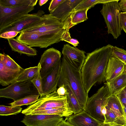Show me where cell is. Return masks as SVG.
Here are the masks:
<instances>
[{
    "instance_id": "14",
    "label": "cell",
    "mask_w": 126,
    "mask_h": 126,
    "mask_svg": "<svg viewBox=\"0 0 126 126\" xmlns=\"http://www.w3.org/2000/svg\"><path fill=\"white\" fill-rule=\"evenodd\" d=\"M62 53L63 57L70 65L81 70L86 57L84 51L67 44L64 45Z\"/></svg>"
},
{
    "instance_id": "42",
    "label": "cell",
    "mask_w": 126,
    "mask_h": 126,
    "mask_svg": "<svg viewBox=\"0 0 126 126\" xmlns=\"http://www.w3.org/2000/svg\"><path fill=\"white\" fill-rule=\"evenodd\" d=\"M48 0H40L39 2V4L40 6H41L47 2Z\"/></svg>"
},
{
    "instance_id": "10",
    "label": "cell",
    "mask_w": 126,
    "mask_h": 126,
    "mask_svg": "<svg viewBox=\"0 0 126 126\" xmlns=\"http://www.w3.org/2000/svg\"><path fill=\"white\" fill-rule=\"evenodd\" d=\"M19 41L30 47L46 48L60 41L52 37L33 32H21L16 37Z\"/></svg>"
},
{
    "instance_id": "22",
    "label": "cell",
    "mask_w": 126,
    "mask_h": 126,
    "mask_svg": "<svg viewBox=\"0 0 126 126\" xmlns=\"http://www.w3.org/2000/svg\"><path fill=\"white\" fill-rule=\"evenodd\" d=\"M105 107L106 109L111 111L122 120L126 122L124 117L123 106L116 96L112 95L109 98Z\"/></svg>"
},
{
    "instance_id": "44",
    "label": "cell",
    "mask_w": 126,
    "mask_h": 126,
    "mask_svg": "<svg viewBox=\"0 0 126 126\" xmlns=\"http://www.w3.org/2000/svg\"><path fill=\"white\" fill-rule=\"evenodd\" d=\"M123 30L124 31V32L126 33V28H125L123 27H122Z\"/></svg>"
},
{
    "instance_id": "21",
    "label": "cell",
    "mask_w": 126,
    "mask_h": 126,
    "mask_svg": "<svg viewBox=\"0 0 126 126\" xmlns=\"http://www.w3.org/2000/svg\"><path fill=\"white\" fill-rule=\"evenodd\" d=\"M9 45L12 51L17 52L20 55L25 54L28 56L36 55L37 51L14 38L7 39Z\"/></svg>"
},
{
    "instance_id": "3",
    "label": "cell",
    "mask_w": 126,
    "mask_h": 126,
    "mask_svg": "<svg viewBox=\"0 0 126 126\" xmlns=\"http://www.w3.org/2000/svg\"><path fill=\"white\" fill-rule=\"evenodd\" d=\"M63 23L60 22L50 14H44L40 19L21 32H33L49 36L60 42L66 30Z\"/></svg>"
},
{
    "instance_id": "9",
    "label": "cell",
    "mask_w": 126,
    "mask_h": 126,
    "mask_svg": "<svg viewBox=\"0 0 126 126\" xmlns=\"http://www.w3.org/2000/svg\"><path fill=\"white\" fill-rule=\"evenodd\" d=\"M34 9V6L28 5L11 7L0 6V29L11 24Z\"/></svg>"
},
{
    "instance_id": "30",
    "label": "cell",
    "mask_w": 126,
    "mask_h": 126,
    "mask_svg": "<svg viewBox=\"0 0 126 126\" xmlns=\"http://www.w3.org/2000/svg\"><path fill=\"white\" fill-rule=\"evenodd\" d=\"M111 56L118 59L126 66V50L116 46H113L112 48Z\"/></svg>"
},
{
    "instance_id": "5",
    "label": "cell",
    "mask_w": 126,
    "mask_h": 126,
    "mask_svg": "<svg viewBox=\"0 0 126 126\" xmlns=\"http://www.w3.org/2000/svg\"><path fill=\"white\" fill-rule=\"evenodd\" d=\"M119 0L106 3L103 4L100 12L103 16L108 29V32L116 39L121 34L120 15L121 10Z\"/></svg>"
},
{
    "instance_id": "39",
    "label": "cell",
    "mask_w": 126,
    "mask_h": 126,
    "mask_svg": "<svg viewBox=\"0 0 126 126\" xmlns=\"http://www.w3.org/2000/svg\"><path fill=\"white\" fill-rule=\"evenodd\" d=\"M118 3L121 10L126 12V0H121Z\"/></svg>"
},
{
    "instance_id": "7",
    "label": "cell",
    "mask_w": 126,
    "mask_h": 126,
    "mask_svg": "<svg viewBox=\"0 0 126 126\" xmlns=\"http://www.w3.org/2000/svg\"><path fill=\"white\" fill-rule=\"evenodd\" d=\"M59 108L69 107L66 96L60 95L56 91L44 96H40L36 102L22 110L21 112L25 115H28L32 112L40 109L48 108L52 109Z\"/></svg>"
},
{
    "instance_id": "13",
    "label": "cell",
    "mask_w": 126,
    "mask_h": 126,
    "mask_svg": "<svg viewBox=\"0 0 126 126\" xmlns=\"http://www.w3.org/2000/svg\"><path fill=\"white\" fill-rule=\"evenodd\" d=\"M44 14V11L40 10L37 13L26 15L11 24L0 29V34L8 31L21 32L23 30L39 20Z\"/></svg>"
},
{
    "instance_id": "41",
    "label": "cell",
    "mask_w": 126,
    "mask_h": 126,
    "mask_svg": "<svg viewBox=\"0 0 126 126\" xmlns=\"http://www.w3.org/2000/svg\"><path fill=\"white\" fill-rule=\"evenodd\" d=\"M101 126H123L115 124L113 123H102Z\"/></svg>"
},
{
    "instance_id": "15",
    "label": "cell",
    "mask_w": 126,
    "mask_h": 126,
    "mask_svg": "<svg viewBox=\"0 0 126 126\" xmlns=\"http://www.w3.org/2000/svg\"><path fill=\"white\" fill-rule=\"evenodd\" d=\"M61 61L54 68L42 78L43 94L44 96L56 91L60 75Z\"/></svg>"
},
{
    "instance_id": "4",
    "label": "cell",
    "mask_w": 126,
    "mask_h": 126,
    "mask_svg": "<svg viewBox=\"0 0 126 126\" xmlns=\"http://www.w3.org/2000/svg\"><path fill=\"white\" fill-rule=\"evenodd\" d=\"M104 84L95 94L89 98L85 110L93 117L102 123L105 121L106 102L112 95L108 85L106 83Z\"/></svg>"
},
{
    "instance_id": "43",
    "label": "cell",
    "mask_w": 126,
    "mask_h": 126,
    "mask_svg": "<svg viewBox=\"0 0 126 126\" xmlns=\"http://www.w3.org/2000/svg\"><path fill=\"white\" fill-rule=\"evenodd\" d=\"M122 93L124 94L126 97V87H125L120 93Z\"/></svg>"
},
{
    "instance_id": "19",
    "label": "cell",
    "mask_w": 126,
    "mask_h": 126,
    "mask_svg": "<svg viewBox=\"0 0 126 126\" xmlns=\"http://www.w3.org/2000/svg\"><path fill=\"white\" fill-rule=\"evenodd\" d=\"M62 85L66 90L65 95L68 106L73 114H76L83 111L69 85L64 81L59 80L58 86L59 87Z\"/></svg>"
},
{
    "instance_id": "28",
    "label": "cell",
    "mask_w": 126,
    "mask_h": 126,
    "mask_svg": "<svg viewBox=\"0 0 126 126\" xmlns=\"http://www.w3.org/2000/svg\"><path fill=\"white\" fill-rule=\"evenodd\" d=\"M114 0H83L75 8L74 11L83 9H89L94 7L97 4L104 3Z\"/></svg>"
},
{
    "instance_id": "37",
    "label": "cell",
    "mask_w": 126,
    "mask_h": 126,
    "mask_svg": "<svg viewBox=\"0 0 126 126\" xmlns=\"http://www.w3.org/2000/svg\"><path fill=\"white\" fill-rule=\"evenodd\" d=\"M119 99L123 106L126 105V97L124 94L119 93L116 95Z\"/></svg>"
},
{
    "instance_id": "23",
    "label": "cell",
    "mask_w": 126,
    "mask_h": 126,
    "mask_svg": "<svg viewBox=\"0 0 126 126\" xmlns=\"http://www.w3.org/2000/svg\"><path fill=\"white\" fill-rule=\"evenodd\" d=\"M109 86L112 95H116L126 87V72L109 83L106 82Z\"/></svg>"
},
{
    "instance_id": "12",
    "label": "cell",
    "mask_w": 126,
    "mask_h": 126,
    "mask_svg": "<svg viewBox=\"0 0 126 126\" xmlns=\"http://www.w3.org/2000/svg\"><path fill=\"white\" fill-rule=\"evenodd\" d=\"M61 52L53 47L44 52L39 62L41 67L40 74L42 78L54 68L61 60Z\"/></svg>"
},
{
    "instance_id": "20",
    "label": "cell",
    "mask_w": 126,
    "mask_h": 126,
    "mask_svg": "<svg viewBox=\"0 0 126 126\" xmlns=\"http://www.w3.org/2000/svg\"><path fill=\"white\" fill-rule=\"evenodd\" d=\"M89 9H83L72 12L63 23L66 30L88 19L87 13Z\"/></svg>"
},
{
    "instance_id": "29",
    "label": "cell",
    "mask_w": 126,
    "mask_h": 126,
    "mask_svg": "<svg viewBox=\"0 0 126 126\" xmlns=\"http://www.w3.org/2000/svg\"><path fill=\"white\" fill-rule=\"evenodd\" d=\"M22 110L20 107H13L0 105V115L7 116L16 114L21 112Z\"/></svg>"
},
{
    "instance_id": "27",
    "label": "cell",
    "mask_w": 126,
    "mask_h": 126,
    "mask_svg": "<svg viewBox=\"0 0 126 126\" xmlns=\"http://www.w3.org/2000/svg\"><path fill=\"white\" fill-rule=\"evenodd\" d=\"M39 95L32 94L10 103L13 107H20L24 105H31L36 102L39 99Z\"/></svg>"
},
{
    "instance_id": "34",
    "label": "cell",
    "mask_w": 126,
    "mask_h": 126,
    "mask_svg": "<svg viewBox=\"0 0 126 126\" xmlns=\"http://www.w3.org/2000/svg\"><path fill=\"white\" fill-rule=\"evenodd\" d=\"M19 33V32L15 31H6L0 34V37L7 39L13 38Z\"/></svg>"
},
{
    "instance_id": "26",
    "label": "cell",
    "mask_w": 126,
    "mask_h": 126,
    "mask_svg": "<svg viewBox=\"0 0 126 126\" xmlns=\"http://www.w3.org/2000/svg\"><path fill=\"white\" fill-rule=\"evenodd\" d=\"M38 0H0V6L11 7L23 5L34 6Z\"/></svg>"
},
{
    "instance_id": "36",
    "label": "cell",
    "mask_w": 126,
    "mask_h": 126,
    "mask_svg": "<svg viewBox=\"0 0 126 126\" xmlns=\"http://www.w3.org/2000/svg\"><path fill=\"white\" fill-rule=\"evenodd\" d=\"M120 26L122 30L123 27L126 28V12L120 13Z\"/></svg>"
},
{
    "instance_id": "35",
    "label": "cell",
    "mask_w": 126,
    "mask_h": 126,
    "mask_svg": "<svg viewBox=\"0 0 126 126\" xmlns=\"http://www.w3.org/2000/svg\"><path fill=\"white\" fill-rule=\"evenodd\" d=\"M64 0H51L48 8V10L50 13L54 11Z\"/></svg>"
},
{
    "instance_id": "40",
    "label": "cell",
    "mask_w": 126,
    "mask_h": 126,
    "mask_svg": "<svg viewBox=\"0 0 126 126\" xmlns=\"http://www.w3.org/2000/svg\"><path fill=\"white\" fill-rule=\"evenodd\" d=\"M56 126H74L69 122L63 119Z\"/></svg>"
},
{
    "instance_id": "17",
    "label": "cell",
    "mask_w": 126,
    "mask_h": 126,
    "mask_svg": "<svg viewBox=\"0 0 126 126\" xmlns=\"http://www.w3.org/2000/svg\"><path fill=\"white\" fill-rule=\"evenodd\" d=\"M65 120L74 126H101L103 123L96 120L83 110L66 117Z\"/></svg>"
},
{
    "instance_id": "16",
    "label": "cell",
    "mask_w": 126,
    "mask_h": 126,
    "mask_svg": "<svg viewBox=\"0 0 126 126\" xmlns=\"http://www.w3.org/2000/svg\"><path fill=\"white\" fill-rule=\"evenodd\" d=\"M83 0H64L50 13L60 22L64 23L75 7Z\"/></svg>"
},
{
    "instance_id": "31",
    "label": "cell",
    "mask_w": 126,
    "mask_h": 126,
    "mask_svg": "<svg viewBox=\"0 0 126 126\" xmlns=\"http://www.w3.org/2000/svg\"><path fill=\"white\" fill-rule=\"evenodd\" d=\"M106 112L104 115L105 121L104 123H113L115 124L121 125L122 121H124L109 110L106 108Z\"/></svg>"
},
{
    "instance_id": "32",
    "label": "cell",
    "mask_w": 126,
    "mask_h": 126,
    "mask_svg": "<svg viewBox=\"0 0 126 126\" xmlns=\"http://www.w3.org/2000/svg\"><path fill=\"white\" fill-rule=\"evenodd\" d=\"M41 68L39 70L36 75L31 80L37 90L40 96L42 95L43 92L42 78L40 74Z\"/></svg>"
},
{
    "instance_id": "2",
    "label": "cell",
    "mask_w": 126,
    "mask_h": 126,
    "mask_svg": "<svg viewBox=\"0 0 126 126\" xmlns=\"http://www.w3.org/2000/svg\"><path fill=\"white\" fill-rule=\"evenodd\" d=\"M66 82L70 86L83 111H85L89 97L82 80L81 71L70 65L63 57L59 80Z\"/></svg>"
},
{
    "instance_id": "24",
    "label": "cell",
    "mask_w": 126,
    "mask_h": 126,
    "mask_svg": "<svg viewBox=\"0 0 126 126\" xmlns=\"http://www.w3.org/2000/svg\"><path fill=\"white\" fill-rule=\"evenodd\" d=\"M73 114V112L69 108H59L47 110L34 111L31 113L29 115L37 114H59L61 115L63 117H67Z\"/></svg>"
},
{
    "instance_id": "33",
    "label": "cell",
    "mask_w": 126,
    "mask_h": 126,
    "mask_svg": "<svg viewBox=\"0 0 126 126\" xmlns=\"http://www.w3.org/2000/svg\"><path fill=\"white\" fill-rule=\"evenodd\" d=\"M61 41L66 42L76 47L79 44L78 41L76 39L71 38L69 31L66 30L64 32L62 36Z\"/></svg>"
},
{
    "instance_id": "11",
    "label": "cell",
    "mask_w": 126,
    "mask_h": 126,
    "mask_svg": "<svg viewBox=\"0 0 126 126\" xmlns=\"http://www.w3.org/2000/svg\"><path fill=\"white\" fill-rule=\"evenodd\" d=\"M63 117L59 114H32L25 115L21 122L27 126H56Z\"/></svg>"
},
{
    "instance_id": "25",
    "label": "cell",
    "mask_w": 126,
    "mask_h": 126,
    "mask_svg": "<svg viewBox=\"0 0 126 126\" xmlns=\"http://www.w3.org/2000/svg\"><path fill=\"white\" fill-rule=\"evenodd\" d=\"M41 68L39 63L37 66L25 69L15 82H22L31 81L36 75L39 70Z\"/></svg>"
},
{
    "instance_id": "18",
    "label": "cell",
    "mask_w": 126,
    "mask_h": 126,
    "mask_svg": "<svg viewBox=\"0 0 126 126\" xmlns=\"http://www.w3.org/2000/svg\"><path fill=\"white\" fill-rule=\"evenodd\" d=\"M125 65L118 59L111 57L108 62L106 72V82L109 83L125 71Z\"/></svg>"
},
{
    "instance_id": "1",
    "label": "cell",
    "mask_w": 126,
    "mask_h": 126,
    "mask_svg": "<svg viewBox=\"0 0 126 126\" xmlns=\"http://www.w3.org/2000/svg\"><path fill=\"white\" fill-rule=\"evenodd\" d=\"M113 46L108 44L87 54L81 70L82 82L88 94L92 87L106 81V72Z\"/></svg>"
},
{
    "instance_id": "38",
    "label": "cell",
    "mask_w": 126,
    "mask_h": 126,
    "mask_svg": "<svg viewBox=\"0 0 126 126\" xmlns=\"http://www.w3.org/2000/svg\"><path fill=\"white\" fill-rule=\"evenodd\" d=\"M56 92L57 94L60 95L65 96L66 95V90L63 85L59 87Z\"/></svg>"
},
{
    "instance_id": "6",
    "label": "cell",
    "mask_w": 126,
    "mask_h": 126,
    "mask_svg": "<svg viewBox=\"0 0 126 126\" xmlns=\"http://www.w3.org/2000/svg\"><path fill=\"white\" fill-rule=\"evenodd\" d=\"M25 69L9 55L0 54V84L3 86L14 82Z\"/></svg>"
},
{
    "instance_id": "8",
    "label": "cell",
    "mask_w": 126,
    "mask_h": 126,
    "mask_svg": "<svg viewBox=\"0 0 126 126\" xmlns=\"http://www.w3.org/2000/svg\"><path fill=\"white\" fill-rule=\"evenodd\" d=\"M34 87L31 81L14 82L6 87L0 89V97L12 99L15 101L31 95H39L34 90Z\"/></svg>"
}]
</instances>
